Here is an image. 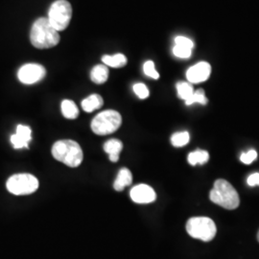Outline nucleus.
<instances>
[{"label":"nucleus","instance_id":"nucleus-1","mask_svg":"<svg viewBox=\"0 0 259 259\" xmlns=\"http://www.w3.org/2000/svg\"><path fill=\"white\" fill-rule=\"evenodd\" d=\"M32 46L38 49H48L60 42L59 32L53 27L47 18L37 19L32 25L30 32Z\"/></svg>","mask_w":259,"mask_h":259},{"label":"nucleus","instance_id":"nucleus-2","mask_svg":"<svg viewBox=\"0 0 259 259\" xmlns=\"http://www.w3.org/2000/svg\"><path fill=\"white\" fill-rule=\"evenodd\" d=\"M52 156L66 166L76 168L83 161V150L79 143L71 139H62L52 146Z\"/></svg>","mask_w":259,"mask_h":259},{"label":"nucleus","instance_id":"nucleus-3","mask_svg":"<svg viewBox=\"0 0 259 259\" xmlns=\"http://www.w3.org/2000/svg\"><path fill=\"white\" fill-rule=\"evenodd\" d=\"M210 201L226 209H235L240 204L237 191L226 180H217L209 193Z\"/></svg>","mask_w":259,"mask_h":259},{"label":"nucleus","instance_id":"nucleus-4","mask_svg":"<svg viewBox=\"0 0 259 259\" xmlns=\"http://www.w3.org/2000/svg\"><path fill=\"white\" fill-rule=\"evenodd\" d=\"M122 117L118 111L113 110L102 111L92 121V130L97 136H107L113 134L120 128Z\"/></svg>","mask_w":259,"mask_h":259},{"label":"nucleus","instance_id":"nucleus-5","mask_svg":"<svg viewBox=\"0 0 259 259\" xmlns=\"http://www.w3.org/2000/svg\"><path fill=\"white\" fill-rule=\"evenodd\" d=\"M186 232L195 239L209 242L215 237L217 229L208 217H193L186 223Z\"/></svg>","mask_w":259,"mask_h":259},{"label":"nucleus","instance_id":"nucleus-6","mask_svg":"<svg viewBox=\"0 0 259 259\" xmlns=\"http://www.w3.org/2000/svg\"><path fill=\"white\" fill-rule=\"evenodd\" d=\"M72 18V7L66 0H57L48 12V20L56 30L64 31L68 27Z\"/></svg>","mask_w":259,"mask_h":259},{"label":"nucleus","instance_id":"nucleus-7","mask_svg":"<svg viewBox=\"0 0 259 259\" xmlns=\"http://www.w3.org/2000/svg\"><path fill=\"white\" fill-rule=\"evenodd\" d=\"M39 186L38 180L31 174H16L10 177L6 187L10 193L17 196L30 195L36 192Z\"/></svg>","mask_w":259,"mask_h":259},{"label":"nucleus","instance_id":"nucleus-8","mask_svg":"<svg viewBox=\"0 0 259 259\" xmlns=\"http://www.w3.org/2000/svg\"><path fill=\"white\" fill-rule=\"evenodd\" d=\"M47 75V70L42 65L27 64L21 66L18 72L19 81L24 84H33L41 81Z\"/></svg>","mask_w":259,"mask_h":259},{"label":"nucleus","instance_id":"nucleus-9","mask_svg":"<svg viewBox=\"0 0 259 259\" xmlns=\"http://www.w3.org/2000/svg\"><path fill=\"white\" fill-rule=\"evenodd\" d=\"M130 196L134 203L140 204H151L157 199L155 190L147 185H139L133 187Z\"/></svg>","mask_w":259,"mask_h":259},{"label":"nucleus","instance_id":"nucleus-10","mask_svg":"<svg viewBox=\"0 0 259 259\" xmlns=\"http://www.w3.org/2000/svg\"><path fill=\"white\" fill-rule=\"evenodd\" d=\"M210 72H211L210 65L205 62H201L191 66L186 71V78L189 83H203L209 78Z\"/></svg>","mask_w":259,"mask_h":259},{"label":"nucleus","instance_id":"nucleus-11","mask_svg":"<svg viewBox=\"0 0 259 259\" xmlns=\"http://www.w3.org/2000/svg\"><path fill=\"white\" fill-rule=\"evenodd\" d=\"M32 140V130L25 125H19L16 134L11 137V143L15 149L28 148Z\"/></svg>","mask_w":259,"mask_h":259},{"label":"nucleus","instance_id":"nucleus-12","mask_svg":"<svg viewBox=\"0 0 259 259\" xmlns=\"http://www.w3.org/2000/svg\"><path fill=\"white\" fill-rule=\"evenodd\" d=\"M103 148L109 155V158L111 162H117L120 157L121 151L123 149V143L119 139H110L104 144Z\"/></svg>","mask_w":259,"mask_h":259},{"label":"nucleus","instance_id":"nucleus-13","mask_svg":"<svg viewBox=\"0 0 259 259\" xmlns=\"http://www.w3.org/2000/svg\"><path fill=\"white\" fill-rule=\"evenodd\" d=\"M133 183V175L128 168H122L118 175L116 177L114 183H113V188L116 191H122L125 187L132 185Z\"/></svg>","mask_w":259,"mask_h":259},{"label":"nucleus","instance_id":"nucleus-14","mask_svg":"<svg viewBox=\"0 0 259 259\" xmlns=\"http://www.w3.org/2000/svg\"><path fill=\"white\" fill-rule=\"evenodd\" d=\"M104 105V100L99 94H92L82 101V108L85 112H93L100 109Z\"/></svg>","mask_w":259,"mask_h":259},{"label":"nucleus","instance_id":"nucleus-15","mask_svg":"<svg viewBox=\"0 0 259 259\" xmlns=\"http://www.w3.org/2000/svg\"><path fill=\"white\" fill-rule=\"evenodd\" d=\"M109 78V68L105 65L94 66L91 72V79L93 83L97 84L106 83Z\"/></svg>","mask_w":259,"mask_h":259},{"label":"nucleus","instance_id":"nucleus-16","mask_svg":"<svg viewBox=\"0 0 259 259\" xmlns=\"http://www.w3.org/2000/svg\"><path fill=\"white\" fill-rule=\"evenodd\" d=\"M102 62L104 63V65H107V66L119 68V67H123V66L127 65L128 60H127L126 56L118 53V54H115L113 56H103Z\"/></svg>","mask_w":259,"mask_h":259},{"label":"nucleus","instance_id":"nucleus-17","mask_svg":"<svg viewBox=\"0 0 259 259\" xmlns=\"http://www.w3.org/2000/svg\"><path fill=\"white\" fill-rule=\"evenodd\" d=\"M62 113L67 119H76L79 115V110L73 101L65 99L61 105Z\"/></svg>","mask_w":259,"mask_h":259},{"label":"nucleus","instance_id":"nucleus-18","mask_svg":"<svg viewBox=\"0 0 259 259\" xmlns=\"http://www.w3.org/2000/svg\"><path fill=\"white\" fill-rule=\"evenodd\" d=\"M188 162L190 165L195 166L197 164H204L209 159V155L206 151L203 150H197L188 155Z\"/></svg>","mask_w":259,"mask_h":259},{"label":"nucleus","instance_id":"nucleus-19","mask_svg":"<svg viewBox=\"0 0 259 259\" xmlns=\"http://www.w3.org/2000/svg\"><path fill=\"white\" fill-rule=\"evenodd\" d=\"M177 92H178V96L181 99L187 101L194 93V90H193V87L191 85V83L180 82V83H177Z\"/></svg>","mask_w":259,"mask_h":259},{"label":"nucleus","instance_id":"nucleus-20","mask_svg":"<svg viewBox=\"0 0 259 259\" xmlns=\"http://www.w3.org/2000/svg\"><path fill=\"white\" fill-rule=\"evenodd\" d=\"M190 140V135L188 132H179L171 137V143L175 147H184L188 144Z\"/></svg>","mask_w":259,"mask_h":259},{"label":"nucleus","instance_id":"nucleus-21","mask_svg":"<svg viewBox=\"0 0 259 259\" xmlns=\"http://www.w3.org/2000/svg\"><path fill=\"white\" fill-rule=\"evenodd\" d=\"M195 103H198V104H201V105H206L207 104V98L205 97V94H204L203 90H198V91L194 92L192 96L187 101H185V105L191 106Z\"/></svg>","mask_w":259,"mask_h":259},{"label":"nucleus","instance_id":"nucleus-22","mask_svg":"<svg viewBox=\"0 0 259 259\" xmlns=\"http://www.w3.org/2000/svg\"><path fill=\"white\" fill-rule=\"evenodd\" d=\"M143 72L145 73L146 76H148L150 78H153L155 80H157L159 78V74L156 70L155 64L152 61H147L144 65H143Z\"/></svg>","mask_w":259,"mask_h":259},{"label":"nucleus","instance_id":"nucleus-23","mask_svg":"<svg viewBox=\"0 0 259 259\" xmlns=\"http://www.w3.org/2000/svg\"><path fill=\"white\" fill-rule=\"evenodd\" d=\"M173 54L180 59H188L192 55V49L186 47L175 46L173 48Z\"/></svg>","mask_w":259,"mask_h":259},{"label":"nucleus","instance_id":"nucleus-24","mask_svg":"<svg viewBox=\"0 0 259 259\" xmlns=\"http://www.w3.org/2000/svg\"><path fill=\"white\" fill-rule=\"evenodd\" d=\"M134 92L136 93V95L139 97V99H146L149 96L148 88L142 83H138L134 84Z\"/></svg>","mask_w":259,"mask_h":259},{"label":"nucleus","instance_id":"nucleus-25","mask_svg":"<svg viewBox=\"0 0 259 259\" xmlns=\"http://www.w3.org/2000/svg\"><path fill=\"white\" fill-rule=\"evenodd\" d=\"M257 158V153L254 150H250L247 153L241 155L240 160L244 164H250Z\"/></svg>","mask_w":259,"mask_h":259},{"label":"nucleus","instance_id":"nucleus-26","mask_svg":"<svg viewBox=\"0 0 259 259\" xmlns=\"http://www.w3.org/2000/svg\"><path fill=\"white\" fill-rule=\"evenodd\" d=\"M175 45L180 47H186L189 49H193L194 47V42L189 37H184V36L177 37L175 38Z\"/></svg>","mask_w":259,"mask_h":259},{"label":"nucleus","instance_id":"nucleus-27","mask_svg":"<svg viewBox=\"0 0 259 259\" xmlns=\"http://www.w3.org/2000/svg\"><path fill=\"white\" fill-rule=\"evenodd\" d=\"M247 184L250 186H256L259 185V173H253L248 178Z\"/></svg>","mask_w":259,"mask_h":259},{"label":"nucleus","instance_id":"nucleus-28","mask_svg":"<svg viewBox=\"0 0 259 259\" xmlns=\"http://www.w3.org/2000/svg\"><path fill=\"white\" fill-rule=\"evenodd\" d=\"M257 240H258V242H259V231H258V233H257Z\"/></svg>","mask_w":259,"mask_h":259}]
</instances>
